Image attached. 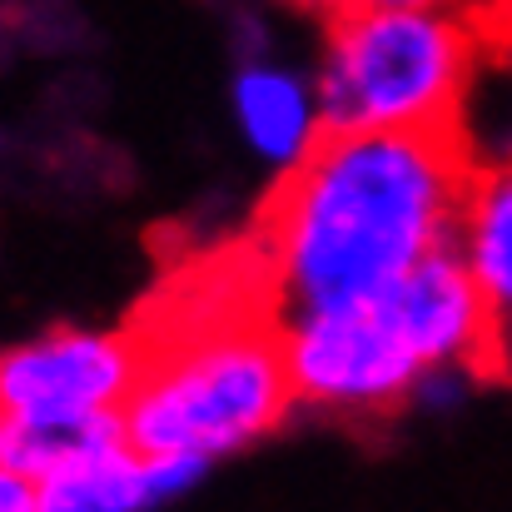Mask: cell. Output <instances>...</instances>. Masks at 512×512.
Returning <instances> with one entry per match:
<instances>
[{"mask_svg":"<svg viewBox=\"0 0 512 512\" xmlns=\"http://www.w3.org/2000/svg\"><path fill=\"white\" fill-rule=\"evenodd\" d=\"M473 155L453 130H329L254 229L274 314L358 309L453 244Z\"/></svg>","mask_w":512,"mask_h":512,"instance_id":"6da1fadb","label":"cell"},{"mask_svg":"<svg viewBox=\"0 0 512 512\" xmlns=\"http://www.w3.org/2000/svg\"><path fill=\"white\" fill-rule=\"evenodd\" d=\"M140 334L145 373L120 418L140 453H194L224 463L279 433L299 408L269 299H254L244 314L214 309L194 324Z\"/></svg>","mask_w":512,"mask_h":512,"instance_id":"7a4b0ae2","label":"cell"},{"mask_svg":"<svg viewBox=\"0 0 512 512\" xmlns=\"http://www.w3.org/2000/svg\"><path fill=\"white\" fill-rule=\"evenodd\" d=\"M483 40L473 5H348L314 60L329 130H458Z\"/></svg>","mask_w":512,"mask_h":512,"instance_id":"3957f363","label":"cell"},{"mask_svg":"<svg viewBox=\"0 0 512 512\" xmlns=\"http://www.w3.org/2000/svg\"><path fill=\"white\" fill-rule=\"evenodd\" d=\"M279 339H284L299 408L334 413V418L398 413L413 403L428 373L378 299L358 309L279 314Z\"/></svg>","mask_w":512,"mask_h":512,"instance_id":"277c9868","label":"cell"},{"mask_svg":"<svg viewBox=\"0 0 512 512\" xmlns=\"http://www.w3.org/2000/svg\"><path fill=\"white\" fill-rule=\"evenodd\" d=\"M145 373L140 329L55 324L10 343L0 358L5 418H125Z\"/></svg>","mask_w":512,"mask_h":512,"instance_id":"5b68a950","label":"cell"},{"mask_svg":"<svg viewBox=\"0 0 512 512\" xmlns=\"http://www.w3.org/2000/svg\"><path fill=\"white\" fill-rule=\"evenodd\" d=\"M378 304L388 309V319L398 324V334L408 339L423 368L498 373L503 319L493 314L488 294L478 289L453 244L408 269Z\"/></svg>","mask_w":512,"mask_h":512,"instance_id":"8992f818","label":"cell"},{"mask_svg":"<svg viewBox=\"0 0 512 512\" xmlns=\"http://www.w3.org/2000/svg\"><path fill=\"white\" fill-rule=\"evenodd\" d=\"M229 120L239 145L264 174L284 179L299 170L329 135L314 70H299L279 55H249L229 75Z\"/></svg>","mask_w":512,"mask_h":512,"instance_id":"52a82bcc","label":"cell"},{"mask_svg":"<svg viewBox=\"0 0 512 512\" xmlns=\"http://www.w3.org/2000/svg\"><path fill=\"white\" fill-rule=\"evenodd\" d=\"M453 249L468 264V274L478 279V289L488 294L493 314L512 324V160L498 165H473L468 189H463V209H458V229H453Z\"/></svg>","mask_w":512,"mask_h":512,"instance_id":"ba28073f","label":"cell"},{"mask_svg":"<svg viewBox=\"0 0 512 512\" xmlns=\"http://www.w3.org/2000/svg\"><path fill=\"white\" fill-rule=\"evenodd\" d=\"M40 512H160L150 453H140L125 433L95 443L40 478Z\"/></svg>","mask_w":512,"mask_h":512,"instance_id":"9c48e42d","label":"cell"},{"mask_svg":"<svg viewBox=\"0 0 512 512\" xmlns=\"http://www.w3.org/2000/svg\"><path fill=\"white\" fill-rule=\"evenodd\" d=\"M453 135L463 140L473 165L512 160V5L488 15L483 60H478V75L468 85V100H463Z\"/></svg>","mask_w":512,"mask_h":512,"instance_id":"30bf717a","label":"cell"},{"mask_svg":"<svg viewBox=\"0 0 512 512\" xmlns=\"http://www.w3.org/2000/svg\"><path fill=\"white\" fill-rule=\"evenodd\" d=\"M120 418H5L0 413V468L30 473L35 483L105 438H120Z\"/></svg>","mask_w":512,"mask_h":512,"instance_id":"8fae6325","label":"cell"},{"mask_svg":"<svg viewBox=\"0 0 512 512\" xmlns=\"http://www.w3.org/2000/svg\"><path fill=\"white\" fill-rule=\"evenodd\" d=\"M478 378H483L478 368H428L423 383H418V393H413V403L428 408V413H448L458 398H468V388Z\"/></svg>","mask_w":512,"mask_h":512,"instance_id":"7c38bea8","label":"cell"},{"mask_svg":"<svg viewBox=\"0 0 512 512\" xmlns=\"http://www.w3.org/2000/svg\"><path fill=\"white\" fill-rule=\"evenodd\" d=\"M0 512H40V483L30 473L0 468Z\"/></svg>","mask_w":512,"mask_h":512,"instance_id":"4fadbf2b","label":"cell"},{"mask_svg":"<svg viewBox=\"0 0 512 512\" xmlns=\"http://www.w3.org/2000/svg\"><path fill=\"white\" fill-rule=\"evenodd\" d=\"M284 10H294V15H304V20H319V25H329V20H339L348 5H358V0H279Z\"/></svg>","mask_w":512,"mask_h":512,"instance_id":"5bb4252c","label":"cell"},{"mask_svg":"<svg viewBox=\"0 0 512 512\" xmlns=\"http://www.w3.org/2000/svg\"><path fill=\"white\" fill-rule=\"evenodd\" d=\"M498 373L512 378V324L503 329V343H498Z\"/></svg>","mask_w":512,"mask_h":512,"instance_id":"9a60e30c","label":"cell"},{"mask_svg":"<svg viewBox=\"0 0 512 512\" xmlns=\"http://www.w3.org/2000/svg\"><path fill=\"white\" fill-rule=\"evenodd\" d=\"M368 5H473V0H368Z\"/></svg>","mask_w":512,"mask_h":512,"instance_id":"2e32d148","label":"cell"},{"mask_svg":"<svg viewBox=\"0 0 512 512\" xmlns=\"http://www.w3.org/2000/svg\"><path fill=\"white\" fill-rule=\"evenodd\" d=\"M512 0H473V10H478V15H498V10H508Z\"/></svg>","mask_w":512,"mask_h":512,"instance_id":"e0dca14e","label":"cell"}]
</instances>
